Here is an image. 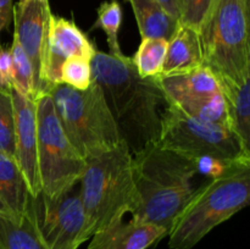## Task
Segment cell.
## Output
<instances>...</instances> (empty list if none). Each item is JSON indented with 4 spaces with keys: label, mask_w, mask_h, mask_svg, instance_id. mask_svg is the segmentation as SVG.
Masks as SVG:
<instances>
[{
    "label": "cell",
    "mask_w": 250,
    "mask_h": 249,
    "mask_svg": "<svg viewBox=\"0 0 250 249\" xmlns=\"http://www.w3.org/2000/svg\"><path fill=\"white\" fill-rule=\"evenodd\" d=\"M92 78L102 89L122 141L132 155L158 144L160 106L165 95L155 77L139 76L132 58L97 50L90 61Z\"/></svg>",
    "instance_id": "cell-1"
},
{
    "label": "cell",
    "mask_w": 250,
    "mask_h": 249,
    "mask_svg": "<svg viewBox=\"0 0 250 249\" xmlns=\"http://www.w3.org/2000/svg\"><path fill=\"white\" fill-rule=\"evenodd\" d=\"M138 204L132 217L164 227L170 233L173 222L192 197V181L199 161L150 144L132 155Z\"/></svg>",
    "instance_id": "cell-2"
},
{
    "label": "cell",
    "mask_w": 250,
    "mask_h": 249,
    "mask_svg": "<svg viewBox=\"0 0 250 249\" xmlns=\"http://www.w3.org/2000/svg\"><path fill=\"white\" fill-rule=\"evenodd\" d=\"M250 202V159L224 166L194 189L168 233L171 249H192Z\"/></svg>",
    "instance_id": "cell-3"
},
{
    "label": "cell",
    "mask_w": 250,
    "mask_h": 249,
    "mask_svg": "<svg viewBox=\"0 0 250 249\" xmlns=\"http://www.w3.org/2000/svg\"><path fill=\"white\" fill-rule=\"evenodd\" d=\"M78 193L87 219V234L124 220L138 204L132 154L125 142L99 155L85 159Z\"/></svg>",
    "instance_id": "cell-4"
},
{
    "label": "cell",
    "mask_w": 250,
    "mask_h": 249,
    "mask_svg": "<svg viewBox=\"0 0 250 249\" xmlns=\"http://www.w3.org/2000/svg\"><path fill=\"white\" fill-rule=\"evenodd\" d=\"M250 0H211L198 27L204 66L217 77L250 73Z\"/></svg>",
    "instance_id": "cell-5"
},
{
    "label": "cell",
    "mask_w": 250,
    "mask_h": 249,
    "mask_svg": "<svg viewBox=\"0 0 250 249\" xmlns=\"http://www.w3.org/2000/svg\"><path fill=\"white\" fill-rule=\"evenodd\" d=\"M48 94L68 141L84 159L99 155L124 142L102 89L94 81L84 90L59 83Z\"/></svg>",
    "instance_id": "cell-6"
},
{
    "label": "cell",
    "mask_w": 250,
    "mask_h": 249,
    "mask_svg": "<svg viewBox=\"0 0 250 249\" xmlns=\"http://www.w3.org/2000/svg\"><path fill=\"white\" fill-rule=\"evenodd\" d=\"M158 144L199 163L220 166L250 159V151L229 127L198 120L171 104L161 112Z\"/></svg>",
    "instance_id": "cell-7"
},
{
    "label": "cell",
    "mask_w": 250,
    "mask_h": 249,
    "mask_svg": "<svg viewBox=\"0 0 250 249\" xmlns=\"http://www.w3.org/2000/svg\"><path fill=\"white\" fill-rule=\"evenodd\" d=\"M36 106L37 160L42 193L56 198L78 185L85 167V159L63 132L50 95L37 98Z\"/></svg>",
    "instance_id": "cell-8"
},
{
    "label": "cell",
    "mask_w": 250,
    "mask_h": 249,
    "mask_svg": "<svg viewBox=\"0 0 250 249\" xmlns=\"http://www.w3.org/2000/svg\"><path fill=\"white\" fill-rule=\"evenodd\" d=\"M155 78L165 95L166 104L173 105L198 120L229 128L226 102L219 78L207 66Z\"/></svg>",
    "instance_id": "cell-9"
},
{
    "label": "cell",
    "mask_w": 250,
    "mask_h": 249,
    "mask_svg": "<svg viewBox=\"0 0 250 249\" xmlns=\"http://www.w3.org/2000/svg\"><path fill=\"white\" fill-rule=\"evenodd\" d=\"M27 215L46 249H77L88 241L87 219L76 187L56 198L32 197Z\"/></svg>",
    "instance_id": "cell-10"
},
{
    "label": "cell",
    "mask_w": 250,
    "mask_h": 249,
    "mask_svg": "<svg viewBox=\"0 0 250 249\" xmlns=\"http://www.w3.org/2000/svg\"><path fill=\"white\" fill-rule=\"evenodd\" d=\"M95 53V45L73 20L51 15L42 70L45 94L53 85L60 83V68L67 59L83 56L92 61Z\"/></svg>",
    "instance_id": "cell-11"
},
{
    "label": "cell",
    "mask_w": 250,
    "mask_h": 249,
    "mask_svg": "<svg viewBox=\"0 0 250 249\" xmlns=\"http://www.w3.org/2000/svg\"><path fill=\"white\" fill-rule=\"evenodd\" d=\"M51 15L53 12L49 0H22L14 5L12 11L14 38L19 42L22 50L31 61L38 97L45 94L42 70Z\"/></svg>",
    "instance_id": "cell-12"
},
{
    "label": "cell",
    "mask_w": 250,
    "mask_h": 249,
    "mask_svg": "<svg viewBox=\"0 0 250 249\" xmlns=\"http://www.w3.org/2000/svg\"><path fill=\"white\" fill-rule=\"evenodd\" d=\"M11 97L15 112V158L27 181L32 195L42 192L37 160V106L36 100L20 94L11 85Z\"/></svg>",
    "instance_id": "cell-13"
},
{
    "label": "cell",
    "mask_w": 250,
    "mask_h": 249,
    "mask_svg": "<svg viewBox=\"0 0 250 249\" xmlns=\"http://www.w3.org/2000/svg\"><path fill=\"white\" fill-rule=\"evenodd\" d=\"M167 236L164 227L132 217L128 222L121 220L95 232L88 249H148Z\"/></svg>",
    "instance_id": "cell-14"
},
{
    "label": "cell",
    "mask_w": 250,
    "mask_h": 249,
    "mask_svg": "<svg viewBox=\"0 0 250 249\" xmlns=\"http://www.w3.org/2000/svg\"><path fill=\"white\" fill-rule=\"evenodd\" d=\"M32 197L16 159L0 153V212L14 217L24 216Z\"/></svg>",
    "instance_id": "cell-15"
},
{
    "label": "cell",
    "mask_w": 250,
    "mask_h": 249,
    "mask_svg": "<svg viewBox=\"0 0 250 249\" xmlns=\"http://www.w3.org/2000/svg\"><path fill=\"white\" fill-rule=\"evenodd\" d=\"M202 66H204V56L198 29L180 23L167 42L161 75L188 72Z\"/></svg>",
    "instance_id": "cell-16"
},
{
    "label": "cell",
    "mask_w": 250,
    "mask_h": 249,
    "mask_svg": "<svg viewBox=\"0 0 250 249\" xmlns=\"http://www.w3.org/2000/svg\"><path fill=\"white\" fill-rule=\"evenodd\" d=\"M217 78L226 102L229 128L250 151V73L238 80Z\"/></svg>",
    "instance_id": "cell-17"
},
{
    "label": "cell",
    "mask_w": 250,
    "mask_h": 249,
    "mask_svg": "<svg viewBox=\"0 0 250 249\" xmlns=\"http://www.w3.org/2000/svg\"><path fill=\"white\" fill-rule=\"evenodd\" d=\"M136 16L142 38L170 41L180 21L168 14L156 0H128Z\"/></svg>",
    "instance_id": "cell-18"
},
{
    "label": "cell",
    "mask_w": 250,
    "mask_h": 249,
    "mask_svg": "<svg viewBox=\"0 0 250 249\" xmlns=\"http://www.w3.org/2000/svg\"><path fill=\"white\" fill-rule=\"evenodd\" d=\"M0 249H46L28 215L14 217L0 212Z\"/></svg>",
    "instance_id": "cell-19"
},
{
    "label": "cell",
    "mask_w": 250,
    "mask_h": 249,
    "mask_svg": "<svg viewBox=\"0 0 250 249\" xmlns=\"http://www.w3.org/2000/svg\"><path fill=\"white\" fill-rule=\"evenodd\" d=\"M167 41L159 38H142L138 50L132 58L137 72L144 78L158 77L163 72Z\"/></svg>",
    "instance_id": "cell-20"
},
{
    "label": "cell",
    "mask_w": 250,
    "mask_h": 249,
    "mask_svg": "<svg viewBox=\"0 0 250 249\" xmlns=\"http://www.w3.org/2000/svg\"><path fill=\"white\" fill-rule=\"evenodd\" d=\"M98 17L92 28H100L106 34L107 45H109V54L114 56H122L121 48L119 42V32L121 28L122 19V7L117 0H110L104 1L99 5L97 10Z\"/></svg>",
    "instance_id": "cell-21"
},
{
    "label": "cell",
    "mask_w": 250,
    "mask_h": 249,
    "mask_svg": "<svg viewBox=\"0 0 250 249\" xmlns=\"http://www.w3.org/2000/svg\"><path fill=\"white\" fill-rule=\"evenodd\" d=\"M10 53L12 59L11 85L23 97L36 100L38 98L36 89V80L32 68L31 61L22 50L21 45L16 39H12Z\"/></svg>",
    "instance_id": "cell-22"
},
{
    "label": "cell",
    "mask_w": 250,
    "mask_h": 249,
    "mask_svg": "<svg viewBox=\"0 0 250 249\" xmlns=\"http://www.w3.org/2000/svg\"><path fill=\"white\" fill-rule=\"evenodd\" d=\"M15 112L10 85L0 88V153L15 158Z\"/></svg>",
    "instance_id": "cell-23"
},
{
    "label": "cell",
    "mask_w": 250,
    "mask_h": 249,
    "mask_svg": "<svg viewBox=\"0 0 250 249\" xmlns=\"http://www.w3.org/2000/svg\"><path fill=\"white\" fill-rule=\"evenodd\" d=\"M92 66L89 59L72 56L60 68V83L73 89L84 90L92 83Z\"/></svg>",
    "instance_id": "cell-24"
},
{
    "label": "cell",
    "mask_w": 250,
    "mask_h": 249,
    "mask_svg": "<svg viewBox=\"0 0 250 249\" xmlns=\"http://www.w3.org/2000/svg\"><path fill=\"white\" fill-rule=\"evenodd\" d=\"M210 4L211 0H177L178 21L181 24L198 29Z\"/></svg>",
    "instance_id": "cell-25"
},
{
    "label": "cell",
    "mask_w": 250,
    "mask_h": 249,
    "mask_svg": "<svg viewBox=\"0 0 250 249\" xmlns=\"http://www.w3.org/2000/svg\"><path fill=\"white\" fill-rule=\"evenodd\" d=\"M14 2L12 0H0V33L12 22Z\"/></svg>",
    "instance_id": "cell-26"
},
{
    "label": "cell",
    "mask_w": 250,
    "mask_h": 249,
    "mask_svg": "<svg viewBox=\"0 0 250 249\" xmlns=\"http://www.w3.org/2000/svg\"><path fill=\"white\" fill-rule=\"evenodd\" d=\"M166 11L170 15H172L173 17L178 20V7H177V0H156Z\"/></svg>",
    "instance_id": "cell-27"
},
{
    "label": "cell",
    "mask_w": 250,
    "mask_h": 249,
    "mask_svg": "<svg viewBox=\"0 0 250 249\" xmlns=\"http://www.w3.org/2000/svg\"><path fill=\"white\" fill-rule=\"evenodd\" d=\"M19 1H22V0H19Z\"/></svg>",
    "instance_id": "cell-28"
},
{
    "label": "cell",
    "mask_w": 250,
    "mask_h": 249,
    "mask_svg": "<svg viewBox=\"0 0 250 249\" xmlns=\"http://www.w3.org/2000/svg\"><path fill=\"white\" fill-rule=\"evenodd\" d=\"M0 46H1V44H0Z\"/></svg>",
    "instance_id": "cell-29"
}]
</instances>
